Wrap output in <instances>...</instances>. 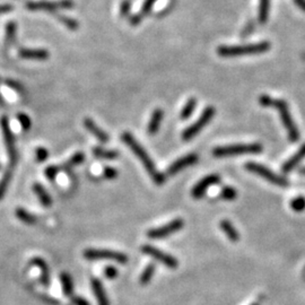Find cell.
<instances>
[{
  "label": "cell",
  "instance_id": "6da1fadb",
  "mask_svg": "<svg viewBox=\"0 0 305 305\" xmlns=\"http://www.w3.org/2000/svg\"><path fill=\"white\" fill-rule=\"evenodd\" d=\"M121 139L132 150V153L138 157V160L142 163V165L145 166V169L148 172L150 178H152V180L155 182L157 185H162L163 183L165 182V176L163 173L158 172L153 160L148 155V153L146 152V149L137 141L136 138L130 132L125 131L121 135Z\"/></svg>",
  "mask_w": 305,
  "mask_h": 305
},
{
  "label": "cell",
  "instance_id": "7a4b0ae2",
  "mask_svg": "<svg viewBox=\"0 0 305 305\" xmlns=\"http://www.w3.org/2000/svg\"><path fill=\"white\" fill-rule=\"evenodd\" d=\"M270 43L267 41L253 44H245V46H222L217 49L218 55L224 58H232V57H241V56H252L264 54L270 50Z\"/></svg>",
  "mask_w": 305,
  "mask_h": 305
},
{
  "label": "cell",
  "instance_id": "3957f363",
  "mask_svg": "<svg viewBox=\"0 0 305 305\" xmlns=\"http://www.w3.org/2000/svg\"><path fill=\"white\" fill-rule=\"evenodd\" d=\"M263 147L260 144H243V145H230L221 146L213 150L215 157H227L238 155H249V154H260Z\"/></svg>",
  "mask_w": 305,
  "mask_h": 305
},
{
  "label": "cell",
  "instance_id": "277c9868",
  "mask_svg": "<svg viewBox=\"0 0 305 305\" xmlns=\"http://www.w3.org/2000/svg\"><path fill=\"white\" fill-rule=\"evenodd\" d=\"M272 107L277 109V111L279 112L280 119H282L285 129L287 130L290 140L292 142L299 141L300 131H299L298 127H296L294 120H293L292 115L290 112V108H288V104L283 100H274V102H272Z\"/></svg>",
  "mask_w": 305,
  "mask_h": 305
},
{
  "label": "cell",
  "instance_id": "5b68a950",
  "mask_svg": "<svg viewBox=\"0 0 305 305\" xmlns=\"http://www.w3.org/2000/svg\"><path fill=\"white\" fill-rule=\"evenodd\" d=\"M84 258L89 261H96V260H110L120 264L128 263V255L119 251L109 250V249H86L84 251Z\"/></svg>",
  "mask_w": 305,
  "mask_h": 305
},
{
  "label": "cell",
  "instance_id": "8992f818",
  "mask_svg": "<svg viewBox=\"0 0 305 305\" xmlns=\"http://www.w3.org/2000/svg\"><path fill=\"white\" fill-rule=\"evenodd\" d=\"M0 127H1L2 137H3V141H5L8 156H9V168L14 169L16 164H17L18 154H17V149H16L14 133L11 131L9 120H8V118L6 116L1 117V119H0Z\"/></svg>",
  "mask_w": 305,
  "mask_h": 305
},
{
  "label": "cell",
  "instance_id": "52a82bcc",
  "mask_svg": "<svg viewBox=\"0 0 305 305\" xmlns=\"http://www.w3.org/2000/svg\"><path fill=\"white\" fill-rule=\"evenodd\" d=\"M245 169L249 171V172L257 174V176L263 178L264 180L269 181L270 183H272V184H275V185L287 186L288 184H290V182H288L287 179L278 176V174L274 173L271 170L266 168V166L258 164V163H253V162L246 163Z\"/></svg>",
  "mask_w": 305,
  "mask_h": 305
},
{
  "label": "cell",
  "instance_id": "ba28073f",
  "mask_svg": "<svg viewBox=\"0 0 305 305\" xmlns=\"http://www.w3.org/2000/svg\"><path fill=\"white\" fill-rule=\"evenodd\" d=\"M215 113H216V110H215L213 107H207L202 111L200 118H199L194 123L191 124L190 127H188L184 130V131H183L182 139L190 140V139H192L193 137H196L198 133L209 123V121L213 119Z\"/></svg>",
  "mask_w": 305,
  "mask_h": 305
},
{
  "label": "cell",
  "instance_id": "9c48e42d",
  "mask_svg": "<svg viewBox=\"0 0 305 305\" xmlns=\"http://www.w3.org/2000/svg\"><path fill=\"white\" fill-rule=\"evenodd\" d=\"M74 7L72 0H57V1H28L26 8L32 11H49V13H56L57 10L61 9H71Z\"/></svg>",
  "mask_w": 305,
  "mask_h": 305
},
{
  "label": "cell",
  "instance_id": "30bf717a",
  "mask_svg": "<svg viewBox=\"0 0 305 305\" xmlns=\"http://www.w3.org/2000/svg\"><path fill=\"white\" fill-rule=\"evenodd\" d=\"M184 226V222H183L182 218H176L173 221H171L170 223L165 224V225L155 227V229H150L147 232V238L152 240H160V239H165L172 235L177 232L181 231Z\"/></svg>",
  "mask_w": 305,
  "mask_h": 305
},
{
  "label": "cell",
  "instance_id": "8fae6325",
  "mask_svg": "<svg viewBox=\"0 0 305 305\" xmlns=\"http://www.w3.org/2000/svg\"><path fill=\"white\" fill-rule=\"evenodd\" d=\"M140 250L144 254L149 255L150 258L155 259L156 261L163 263L164 266L170 268V269H176L179 266V261L177 258H174L173 255L166 253L164 251L157 249L155 246L150 245V244H144V245L140 247Z\"/></svg>",
  "mask_w": 305,
  "mask_h": 305
},
{
  "label": "cell",
  "instance_id": "7c38bea8",
  "mask_svg": "<svg viewBox=\"0 0 305 305\" xmlns=\"http://www.w3.org/2000/svg\"><path fill=\"white\" fill-rule=\"evenodd\" d=\"M198 158L199 156L194 153L188 154V155L179 158V160L173 162L172 164L170 165V168L168 169V171H166V174L170 177L176 176V174H178L179 172H181L182 170H184L186 168H189V166H192L193 164H196V163L198 162Z\"/></svg>",
  "mask_w": 305,
  "mask_h": 305
},
{
  "label": "cell",
  "instance_id": "4fadbf2b",
  "mask_svg": "<svg viewBox=\"0 0 305 305\" xmlns=\"http://www.w3.org/2000/svg\"><path fill=\"white\" fill-rule=\"evenodd\" d=\"M219 181H221V178H219L217 174H210L208 177H205L193 186L191 194H192L194 199H200L203 197V194L207 192V190H208L211 185L218 184Z\"/></svg>",
  "mask_w": 305,
  "mask_h": 305
},
{
  "label": "cell",
  "instance_id": "5bb4252c",
  "mask_svg": "<svg viewBox=\"0 0 305 305\" xmlns=\"http://www.w3.org/2000/svg\"><path fill=\"white\" fill-rule=\"evenodd\" d=\"M91 286L92 291L94 293V296L97 301L99 305H110V301L108 298L107 292L104 290L103 284H102L99 278H92L91 279Z\"/></svg>",
  "mask_w": 305,
  "mask_h": 305
},
{
  "label": "cell",
  "instance_id": "9a60e30c",
  "mask_svg": "<svg viewBox=\"0 0 305 305\" xmlns=\"http://www.w3.org/2000/svg\"><path fill=\"white\" fill-rule=\"evenodd\" d=\"M30 264L33 267L39 268L41 272V283L43 284V286L48 287L49 285H50V269H49V266L46 262V260L35 257L31 259Z\"/></svg>",
  "mask_w": 305,
  "mask_h": 305
},
{
  "label": "cell",
  "instance_id": "2e32d148",
  "mask_svg": "<svg viewBox=\"0 0 305 305\" xmlns=\"http://www.w3.org/2000/svg\"><path fill=\"white\" fill-rule=\"evenodd\" d=\"M18 56L23 59L47 60L50 54L46 49H19Z\"/></svg>",
  "mask_w": 305,
  "mask_h": 305
},
{
  "label": "cell",
  "instance_id": "e0dca14e",
  "mask_svg": "<svg viewBox=\"0 0 305 305\" xmlns=\"http://www.w3.org/2000/svg\"><path fill=\"white\" fill-rule=\"evenodd\" d=\"M84 127L86 128L93 136L97 138V140H100L101 142H108L110 140V137L108 133L105 132L103 129H101L99 125H97L92 119H89V118H86V119L84 120Z\"/></svg>",
  "mask_w": 305,
  "mask_h": 305
},
{
  "label": "cell",
  "instance_id": "ac0fdd59",
  "mask_svg": "<svg viewBox=\"0 0 305 305\" xmlns=\"http://www.w3.org/2000/svg\"><path fill=\"white\" fill-rule=\"evenodd\" d=\"M303 158H305V144L301 146V148L296 152L294 155H293L290 160H287L283 164V172L284 173H290L291 171L294 170L296 166H298L301 162H302Z\"/></svg>",
  "mask_w": 305,
  "mask_h": 305
},
{
  "label": "cell",
  "instance_id": "d6986e66",
  "mask_svg": "<svg viewBox=\"0 0 305 305\" xmlns=\"http://www.w3.org/2000/svg\"><path fill=\"white\" fill-rule=\"evenodd\" d=\"M163 118H164V111H163L162 109L154 110V112L152 113V117H150L148 128H147V131L150 136L156 135L158 129H160L161 127Z\"/></svg>",
  "mask_w": 305,
  "mask_h": 305
},
{
  "label": "cell",
  "instance_id": "ffe728a7",
  "mask_svg": "<svg viewBox=\"0 0 305 305\" xmlns=\"http://www.w3.org/2000/svg\"><path fill=\"white\" fill-rule=\"evenodd\" d=\"M33 191L35 192L36 196H38L41 205H42L43 207L48 208V207H50L52 205V202H54L52 201V198L50 197V194H49L47 189L44 188L42 184H40V183H35V184L33 185Z\"/></svg>",
  "mask_w": 305,
  "mask_h": 305
},
{
  "label": "cell",
  "instance_id": "44dd1931",
  "mask_svg": "<svg viewBox=\"0 0 305 305\" xmlns=\"http://www.w3.org/2000/svg\"><path fill=\"white\" fill-rule=\"evenodd\" d=\"M219 226H221V230L225 233V235L227 237V239L230 240L232 242H238L240 240V235L239 232L237 231V229L233 226V224H232L230 221H226V219H224L221 223H219Z\"/></svg>",
  "mask_w": 305,
  "mask_h": 305
},
{
  "label": "cell",
  "instance_id": "7402d4cb",
  "mask_svg": "<svg viewBox=\"0 0 305 305\" xmlns=\"http://www.w3.org/2000/svg\"><path fill=\"white\" fill-rule=\"evenodd\" d=\"M15 215L20 222L26 224V225H35V224L39 221L35 215L30 213V211L26 209L22 208V207H18V208L15 210Z\"/></svg>",
  "mask_w": 305,
  "mask_h": 305
},
{
  "label": "cell",
  "instance_id": "603a6c76",
  "mask_svg": "<svg viewBox=\"0 0 305 305\" xmlns=\"http://www.w3.org/2000/svg\"><path fill=\"white\" fill-rule=\"evenodd\" d=\"M60 283L62 286V292L67 298H71L72 293H74V283H72L71 276L67 272H61L60 274Z\"/></svg>",
  "mask_w": 305,
  "mask_h": 305
},
{
  "label": "cell",
  "instance_id": "cb8c5ba5",
  "mask_svg": "<svg viewBox=\"0 0 305 305\" xmlns=\"http://www.w3.org/2000/svg\"><path fill=\"white\" fill-rule=\"evenodd\" d=\"M93 155L101 160H116L119 157V152L113 149H105L102 147L93 148Z\"/></svg>",
  "mask_w": 305,
  "mask_h": 305
},
{
  "label": "cell",
  "instance_id": "d4e9b609",
  "mask_svg": "<svg viewBox=\"0 0 305 305\" xmlns=\"http://www.w3.org/2000/svg\"><path fill=\"white\" fill-rule=\"evenodd\" d=\"M84 161H85V154L81 153V152H77L70 158H69V160L66 163H64L62 166H60V169H61V171L70 170L72 168H75V166H77V165L83 164Z\"/></svg>",
  "mask_w": 305,
  "mask_h": 305
},
{
  "label": "cell",
  "instance_id": "484cf974",
  "mask_svg": "<svg viewBox=\"0 0 305 305\" xmlns=\"http://www.w3.org/2000/svg\"><path fill=\"white\" fill-rule=\"evenodd\" d=\"M11 179H13V169H8L5 173H3L2 179L0 180V200H2L3 197L7 192L8 186H9Z\"/></svg>",
  "mask_w": 305,
  "mask_h": 305
},
{
  "label": "cell",
  "instance_id": "4316f807",
  "mask_svg": "<svg viewBox=\"0 0 305 305\" xmlns=\"http://www.w3.org/2000/svg\"><path fill=\"white\" fill-rule=\"evenodd\" d=\"M17 36V25L14 22H8L6 25V46L11 47L15 44Z\"/></svg>",
  "mask_w": 305,
  "mask_h": 305
},
{
  "label": "cell",
  "instance_id": "83f0119b",
  "mask_svg": "<svg viewBox=\"0 0 305 305\" xmlns=\"http://www.w3.org/2000/svg\"><path fill=\"white\" fill-rule=\"evenodd\" d=\"M270 13V0H260L259 5V22L261 24L267 23L268 18H269Z\"/></svg>",
  "mask_w": 305,
  "mask_h": 305
},
{
  "label": "cell",
  "instance_id": "f1b7e54d",
  "mask_svg": "<svg viewBox=\"0 0 305 305\" xmlns=\"http://www.w3.org/2000/svg\"><path fill=\"white\" fill-rule=\"evenodd\" d=\"M155 269H156V266L154 263L147 264V266L145 267V269L142 270V272L140 274L139 283L141 285H147L150 280H152L154 274H155Z\"/></svg>",
  "mask_w": 305,
  "mask_h": 305
},
{
  "label": "cell",
  "instance_id": "f546056e",
  "mask_svg": "<svg viewBox=\"0 0 305 305\" xmlns=\"http://www.w3.org/2000/svg\"><path fill=\"white\" fill-rule=\"evenodd\" d=\"M198 104V101L194 99V97H191L190 100H188V102H186L184 107H183L182 111H181V119L182 120H186L189 119V118L191 117V115H192L194 109H196Z\"/></svg>",
  "mask_w": 305,
  "mask_h": 305
},
{
  "label": "cell",
  "instance_id": "4dcf8cb0",
  "mask_svg": "<svg viewBox=\"0 0 305 305\" xmlns=\"http://www.w3.org/2000/svg\"><path fill=\"white\" fill-rule=\"evenodd\" d=\"M56 18L58 19L60 23H62L63 25L68 28V30H70V31L78 30L79 24L76 19L70 18V17H68V16H64V15H56Z\"/></svg>",
  "mask_w": 305,
  "mask_h": 305
},
{
  "label": "cell",
  "instance_id": "1f68e13d",
  "mask_svg": "<svg viewBox=\"0 0 305 305\" xmlns=\"http://www.w3.org/2000/svg\"><path fill=\"white\" fill-rule=\"evenodd\" d=\"M238 197V191L235 190L233 186H224L222 189L221 193H219V198L224 199V200L232 201Z\"/></svg>",
  "mask_w": 305,
  "mask_h": 305
},
{
  "label": "cell",
  "instance_id": "d6a6232c",
  "mask_svg": "<svg viewBox=\"0 0 305 305\" xmlns=\"http://www.w3.org/2000/svg\"><path fill=\"white\" fill-rule=\"evenodd\" d=\"M291 208L296 213L305 210V198L303 196H299L293 199L291 201Z\"/></svg>",
  "mask_w": 305,
  "mask_h": 305
},
{
  "label": "cell",
  "instance_id": "836d02e7",
  "mask_svg": "<svg viewBox=\"0 0 305 305\" xmlns=\"http://www.w3.org/2000/svg\"><path fill=\"white\" fill-rule=\"evenodd\" d=\"M61 171V169H60V166H58V165H50V166H48V168L46 169V177L48 178V180H50V181H54L55 179L57 178V176H58V173L60 172Z\"/></svg>",
  "mask_w": 305,
  "mask_h": 305
},
{
  "label": "cell",
  "instance_id": "e575fe53",
  "mask_svg": "<svg viewBox=\"0 0 305 305\" xmlns=\"http://www.w3.org/2000/svg\"><path fill=\"white\" fill-rule=\"evenodd\" d=\"M17 119L19 121L20 125H22L23 130H25V131L30 130L32 123H31V119L28 118L27 115H25V113H19V115L17 116Z\"/></svg>",
  "mask_w": 305,
  "mask_h": 305
},
{
  "label": "cell",
  "instance_id": "d590c367",
  "mask_svg": "<svg viewBox=\"0 0 305 305\" xmlns=\"http://www.w3.org/2000/svg\"><path fill=\"white\" fill-rule=\"evenodd\" d=\"M156 1H157V0H145L144 3H142L141 10L139 13L142 16V17L150 13V10H152V8H153L154 5H155Z\"/></svg>",
  "mask_w": 305,
  "mask_h": 305
},
{
  "label": "cell",
  "instance_id": "8d00e7d4",
  "mask_svg": "<svg viewBox=\"0 0 305 305\" xmlns=\"http://www.w3.org/2000/svg\"><path fill=\"white\" fill-rule=\"evenodd\" d=\"M103 274L108 279H116L118 277V275H119V271H118L116 267L107 266L104 268Z\"/></svg>",
  "mask_w": 305,
  "mask_h": 305
},
{
  "label": "cell",
  "instance_id": "74e56055",
  "mask_svg": "<svg viewBox=\"0 0 305 305\" xmlns=\"http://www.w3.org/2000/svg\"><path fill=\"white\" fill-rule=\"evenodd\" d=\"M35 157H36V161H38L39 163L44 162L49 157L48 149L44 148V147L36 148V150H35Z\"/></svg>",
  "mask_w": 305,
  "mask_h": 305
},
{
  "label": "cell",
  "instance_id": "f35d334b",
  "mask_svg": "<svg viewBox=\"0 0 305 305\" xmlns=\"http://www.w3.org/2000/svg\"><path fill=\"white\" fill-rule=\"evenodd\" d=\"M118 170L115 168H111V166H107V168H104L103 170V177L105 179H108V180H115V179L118 177Z\"/></svg>",
  "mask_w": 305,
  "mask_h": 305
},
{
  "label": "cell",
  "instance_id": "ab89813d",
  "mask_svg": "<svg viewBox=\"0 0 305 305\" xmlns=\"http://www.w3.org/2000/svg\"><path fill=\"white\" fill-rule=\"evenodd\" d=\"M5 84L7 85L8 87L13 89V91L15 92H18V93H22L24 91V88L22 86V84L18 83V81H16L15 79H6L5 80Z\"/></svg>",
  "mask_w": 305,
  "mask_h": 305
},
{
  "label": "cell",
  "instance_id": "60d3db41",
  "mask_svg": "<svg viewBox=\"0 0 305 305\" xmlns=\"http://www.w3.org/2000/svg\"><path fill=\"white\" fill-rule=\"evenodd\" d=\"M39 299L46 305H60V302L57 299H54L52 296L47 294H39Z\"/></svg>",
  "mask_w": 305,
  "mask_h": 305
},
{
  "label": "cell",
  "instance_id": "b9f144b4",
  "mask_svg": "<svg viewBox=\"0 0 305 305\" xmlns=\"http://www.w3.org/2000/svg\"><path fill=\"white\" fill-rule=\"evenodd\" d=\"M130 9H131V2H130V0H123V1L121 2L120 7V14L122 17H127L130 13Z\"/></svg>",
  "mask_w": 305,
  "mask_h": 305
},
{
  "label": "cell",
  "instance_id": "7bdbcfd3",
  "mask_svg": "<svg viewBox=\"0 0 305 305\" xmlns=\"http://www.w3.org/2000/svg\"><path fill=\"white\" fill-rule=\"evenodd\" d=\"M272 102H274V100H272L271 96L269 95H261L259 97V103L264 108L272 107Z\"/></svg>",
  "mask_w": 305,
  "mask_h": 305
},
{
  "label": "cell",
  "instance_id": "ee69618b",
  "mask_svg": "<svg viewBox=\"0 0 305 305\" xmlns=\"http://www.w3.org/2000/svg\"><path fill=\"white\" fill-rule=\"evenodd\" d=\"M71 302L74 305H91L87 300L81 298V296H71Z\"/></svg>",
  "mask_w": 305,
  "mask_h": 305
},
{
  "label": "cell",
  "instance_id": "f6af8a7d",
  "mask_svg": "<svg viewBox=\"0 0 305 305\" xmlns=\"http://www.w3.org/2000/svg\"><path fill=\"white\" fill-rule=\"evenodd\" d=\"M13 9H14L13 5H10V3H3V5H0V15L9 13V11H11Z\"/></svg>",
  "mask_w": 305,
  "mask_h": 305
},
{
  "label": "cell",
  "instance_id": "bcb514c9",
  "mask_svg": "<svg viewBox=\"0 0 305 305\" xmlns=\"http://www.w3.org/2000/svg\"><path fill=\"white\" fill-rule=\"evenodd\" d=\"M142 18H144V17H142L140 14H136V15H133V16H131V17H130V23H131V25L137 26L138 24L141 22Z\"/></svg>",
  "mask_w": 305,
  "mask_h": 305
},
{
  "label": "cell",
  "instance_id": "7dc6e473",
  "mask_svg": "<svg viewBox=\"0 0 305 305\" xmlns=\"http://www.w3.org/2000/svg\"><path fill=\"white\" fill-rule=\"evenodd\" d=\"M253 28H254V25L253 24H247L246 25V27L244 28V31L242 32V34H243V36H246V35H249L252 31H253Z\"/></svg>",
  "mask_w": 305,
  "mask_h": 305
},
{
  "label": "cell",
  "instance_id": "c3c4849f",
  "mask_svg": "<svg viewBox=\"0 0 305 305\" xmlns=\"http://www.w3.org/2000/svg\"><path fill=\"white\" fill-rule=\"evenodd\" d=\"M294 2H295V5L300 8V9L305 11V0H294Z\"/></svg>",
  "mask_w": 305,
  "mask_h": 305
},
{
  "label": "cell",
  "instance_id": "681fc988",
  "mask_svg": "<svg viewBox=\"0 0 305 305\" xmlns=\"http://www.w3.org/2000/svg\"><path fill=\"white\" fill-rule=\"evenodd\" d=\"M3 105H5V100H3L1 93H0V107H3Z\"/></svg>",
  "mask_w": 305,
  "mask_h": 305
},
{
  "label": "cell",
  "instance_id": "f907efd6",
  "mask_svg": "<svg viewBox=\"0 0 305 305\" xmlns=\"http://www.w3.org/2000/svg\"><path fill=\"white\" fill-rule=\"evenodd\" d=\"M300 173L303 174V176H305V168H302L300 170Z\"/></svg>",
  "mask_w": 305,
  "mask_h": 305
},
{
  "label": "cell",
  "instance_id": "816d5d0a",
  "mask_svg": "<svg viewBox=\"0 0 305 305\" xmlns=\"http://www.w3.org/2000/svg\"><path fill=\"white\" fill-rule=\"evenodd\" d=\"M251 305H258V304H255V303H254V304H251Z\"/></svg>",
  "mask_w": 305,
  "mask_h": 305
},
{
  "label": "cell",
  "instance_id": "f5cc1de1",
  "mask_svg": "<svg viewBox=\"0 0 305 305\" xmlns=\"http://www.w3.org/2000/svg\"><path fill=\"white\" fill-rule=\"evenodd\" d=\"M0 83H1V78H0Z\"/></svg>",
  "mask_w": 305,
  "mask_h": 305
},
{
  "label": "cell",
  "instance_id": "db71d44e",
  "mask_svg": "<svg viewBox=\"0 0 305 305\" xmlns=\"http://www.w3.org/2000/svg\"><path fill=\"white\" fill-rule=\"evenodd\" d=\"M0 169H1V165H0Z\"/></svg>",
  "mask_w": 305,
  "mask_h": 305
}]
</instances>
